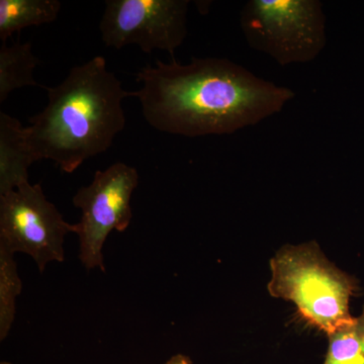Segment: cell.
Returning a JSON list of instances; mask_svg holds the SVG:
<instances>
[{
    "instance_id": "cell-1",
    "label": "cell",
    "mask_w": 364,
    "mask_h": 364,
    "mask_svg": "<svg viewBox=\"0 0 364 364\" xmlns=\"http://www.w3.org/2000/svg\"><path fill=\"white\" fill-rule=\"evenodd\" d=\"M146 122L163 133L196 138L230 135L282 111L296 92L254 75L231 60H157L136 74Z\"/></svg>"
},
{
    "instance_id": "cell-2",
    "label": "cell",
    "mask_w": 364,
    "mask_h": 364,
    "mask_svg": "<svg viewBox=\"0 0 364 364\" xmlns=\"http://www.w3.org/2000/svg\"><path fill=\"white\" fill-rule=\"evenodd\" d=\"M49 102L28 119V141L38 159L52 160L65 173L112 147L126 127L124 98L131 97L104 56L75 66L55 87Z\"/></svg>"
},
{
    "instance_id": "cell-3",
    "label": "cell",
    "mask_w": 364,
    "mask_h": 364,
    "mask_svg": "<svg viewBox=\"0 0 364 364\" xmlns=\"http://www.w3.org/2000/svg\"><path fill=\"white\" fill-rule=\"evenodd\" d=\"M270 296L294 303L301 317L327 336L353 320L349 299L358 280L328 259L317 242L282 246L270 260Z\"/></svg>"
},
{
    "instance_id": "cell-4",
    "label": "cell",
    "mask_w": 364,
    "mask_h": 364,
    "mask_svg": "<svg viewBox=\"0 0 364 364\" xmlns=\"http://www.w3.org/2000/svg\"><path fill=\"white\" fill-rule=\"evenodd\" d=\"M240 26L252 49L282 66L314 61L327 43L318 0H250L242 9Z\"/></svg>"
},
{
    "instance_id": "cell-5",
    "label": "cell",
    "mask_w": 364,
    "mask_h": 364,
    "mask_svg": "<svg viewBox=\"0 0 364 364\" xmlns=\"http://www.w3.org/2000/svg\"><path fill=\"white\" fill-rule=\"evenodd\" d=\"M68 233H75V224L63 219L41 184L26 182L0 196V248L28 254L41 273L48 263L65 259L64 240Z\"/></svg>"
},
{
    "instance_id": "cell-6",
    "label": "cell",
    "mask_w": 364,
    "mask_h": 364,
    "mask_svg": "<svg viewBox=\"0 0 364 364\" xmlns=\"http://www.w3.org/2000/svg\"><path fill=\"white\" fill-rule=\"evenodd\" d=\"M139 184L135 167L117 162L102 171L97 170L90 186L79 188L73 203L82 212L75 224L79 237V259L87 269L105 272V242L114 230L124 232L130 226L133 212L131 200Z\"/></svg>"
},
{
    "instance_id": "cell-7",
    "label": "cell",
    "mask_w": 364,
    "mask_h": 364,
    "mask_svg": "<svg viewBox=\"0 0 364 364\" xmlns=\"http://www.w3.org/2000/svg\"><path fill=\"white\" fill-rule=\"evenodd\" d=\"M188 0H107L100 23L107 47L174 52L188 35Z\"/></svg>"
},
{
    "instance_id": "cell-8",
    "label": "cell",
    "mask_w": 364,
    "mask_h": 364,
    "mask_svg": "<svg viewBox=\"0 0 364 364\" xmlns=\"http://www.w3.org/2000/svg\"><path fill=\"white\" fill-rule=\"evenodd\" d=\"M39 161L28 141L26 127L0 112V196L28 182V168Z\"/></svg>"
},
{
    "instance_id": "cell-9",
    "label": "cell",
    "mask_w": 364,
    "mask_h": 364,
    "mask_svg": "<svg viewBox=\"0 0 364 364\" xmlns=\"http://www.w3.org/2000/svg\"><path fill=\"white\" fill-rule=\"evenodd\" d=\"M61 6L58 0H0V40L6 43L23 28L53 23Z\"/></svg>"
},
{
    "instance_id": "cell-10",
    "label": "cell",
    "mask_w": 364,
    "mask_h": 364,
    "mask_svg": "<svg viewBox=\"0 0 364 364\" xmlns=\"http://www.w3.org/2000/svg\"><path fill=\"white\" fill-rule=\"evenodd\" d=\"M40 60L33 53L31 43H14L0 47V102H4L13 91L26 86L39 85L33 78V70Z\"/></svg>"
},
{
    "instance_id": "cell-11",
    "label": "cell",
    "mask_w": 364,
    "mask_h": 364,
    "mask_svg": "<svg viewBox=\"0 0 364 364\" xmlns=\"http://www.w3.org/2000/svg\"><path fill=\"white\" fill-rule=\"evenodd\" d=\"M327 337L324 364H364V306L360 316Z\"/></svg>"
},
{
    "instance_id": "cell-12",
    "label": "cell",
    "mask_w": 364,
    "mask_h": 364,
    "mask_svg": "<svg viewBox=\"0 0 364 364\" xmlns=\"http://www.w3.org/2000/svg\"><path fill=\"white\" fill-rule=\"evenodd\" d=\"M14 254L0 248V340L6 338L16 316V299L21 293Z\"/></svg>"
},
{
    "instance_id": "cell-13",
    "label": "cell",
    "mask_w": 364,
    "mask_h": 364,
    "mask_svg": "<svg viewBox=\"0 0 364 364\" xmlns=\"http://www.w3.org/2000/svg\"><path fill=\"white\" fill-rule=\"evenodd\" d=\"M164 364H193L191 359L188 356L183 355V354H176L172 356L171 358Z\"/></svg>"
},
{
    "instance_id": "cell-14",
    "label": "cell",
    "mask_w": 364,
    "mask_h": 364,
    "mask_svg": "<svg viewBox=\"0 0 364 364\" xmlns=\"http://www.w3.org/2000/svg\"><path fill=\"white\" fill-rule=\"evenodd\" d=\"M0 364H11V363H7V361H2V363Z\"/></svg>"
}]
</instances>
